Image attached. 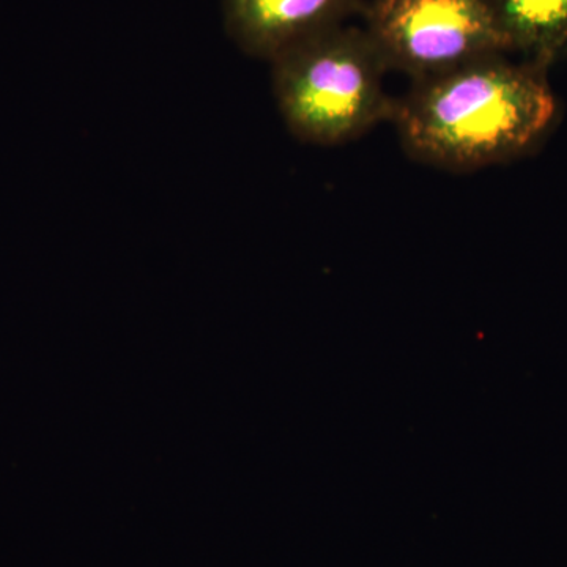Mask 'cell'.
Segmentation results:
<instances>
[{"label": "cell", "instance_id": "obj_1", "mask_svg": "<svg viewBox=\"0 0 567 567\" xmlns=\"http://www.w3.org/2000/svg\"><path fill=\"white\" fill-rule=\"evenodd\" d=\"M543 65L488 55L415 81L391 121L405 151L447 171H476L527 151L555 117Z\"/></svg>", "mask_w": 567, "mask_h": 567}, {"label": "cell", "instance_id": "obj_2", "mask_svg": "<svg viewBox=\"0 0 567 567\" xmlns=\"http://www.w3.org/2000/svg\"><path fill=\"white\" fill-rule=\"evenodd\" d=\"M388 70L364 28L347 22L297 44L271 62L279 114L297 140L347 144L393 115Z\"/></svg>", "mask_w": 567, "mask_h": 567}, {"label": "cell", "instance_id": "obj_3", "mask_svg": "<svg viewBox=\"0 0 567 567\" xmlns=\"http://www.w3.org/2000/svg\"><path fill=\"white\" fill-rule=\"evenodd\" d=\"M363 13L388 70L415 81L513 51L491 0H369Z\"/></svg>", "mask_w": 567, "mask_h": 567}, {"label": "cell", "instance_id": "obj_4", "mask_svg": "<svg viewBox=\"0 0 567 567\" xmlns=\"http://www.w3.org/2000/svg\"><path fill=\"white\" fill-rule=\"evenodd\" d=\"M227 35L245 54L274 62L297 44L347 24L364 0H221Z\"/></svg>", "mask_w": 567, "mask_h": 567}, {"label": "cell", "instance_id": "obj_5", "mask_svg": "<svg viewBox=\"0 0 567 567\" xmlns=\"http://www.w3.org/2000/svg\"><path fill=\"white\" fill-rule=\"evenodd\" d=\"M513 51L546 66L567 54V0H491Z\"/></svg>", "mask_w": 567, "mask_h": 567}]
</instances>
